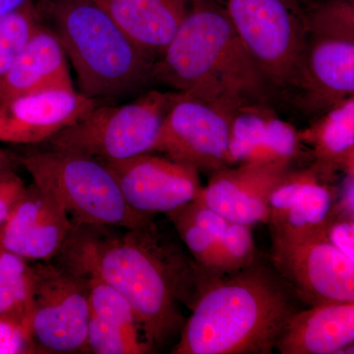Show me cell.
I'll list each match as a JSON object with an SVG mask.
<instances>
[{"instance_id":"cell-30","label":"cell","mask_w":354,"mask_h":354,"mask_svg":"<svg viewBox=\"0 0 354 354\" xmlns=\"http://www.w3.org/2000/svg\"><path fill=\"white\" fill-rule=\"evenodd\" d=\"M327 239L354 262V221L335 220L328 230Z\"/></svg>"},{"instance_id":"cell-25","label":"cell","mask_w":354,"mask_h":354,"mask_svg":"<svg viewBox=\"0 0 354 354\" xmlns=\"http://www.w3.org/2000/svg\"><path fill=\"white\" fill-rule=\"evenodd\" d=\"M86 278L88 281L91 313L130 334L145 339L136 314L127 298L101 279L95 277Z\"/></svg>"},{"instance_id":"cell-6","label":"cell","mask_w":354,"mask_h":354,"mask_svg":"<svg viewBox=\"0 0 354 354\" xmlns=\"http://www.w3.org/2000/svg\"><path fill=\"white\" fill-rule=\"evenodd\" d=\"M178 95L176 91H150L122 106L97 104L48 143L104 160L152 153L162 121Z\"/></svg>"},{"instance_id":"cell-33","label":"cell","mask_w":354,"mask_h":354,"mask_svg":"<svg viewBox=\"0 0 354 354\" xmlns=\"http://www.w3.org/2000/svg\"><path fill=\"white\" fill-rule=\"evenodd\" d=\"M29 1L31 0H0V16L10 12Z\"/></svg>"},{"instance_id":"cell-5","label":"cell","mask_w":354,"mask_h":354,"mask_svg":"<svg viewBox=\"0 0 354 354\" xmlns=\"http://www.w3.org/2000/svg\"><path fill=\"white\" fill-rule=\"evenodd\" d=\"M18 162L32 183L50 194L73 223L138 228L153 223V216L129 206L99 158L50 147L26 153Z\"/></svg>"},{"instance_id":"cell-4","label":"cell","mask_w":354,"mask_h":354,"mask_svg":"<svg viewBox=\"0 0 354 354\" xmlns=\"http://www.w3.org/2000/svg\"><path fill=\"white\" fill-rule=\"evenodd\" d=\"M53 15L82 94L120 99L153 80L155 60L95 0H57Z\"/></svg>"},{"instance_id":"cell-20","label":"cell","mask_w":354,"mask_h":354,"mask_svg":"<svg viewBox=\"0 0 354 354\" xmlns=\"http://www.w3.org/2000/svg\"><path fill=\"white\" fill-rule=\"evenodd\" d=\"M146 55L164 53L196 0H95Z\"/></svg>"},{"instance_id":"cell-2","label":"cell","mask_w":354,"mask_h":354,"mask_svg":"<svg viewBox=\"0 0 354 354\" xmlns=\"http://www.w3.org/2000/svg\"><path fill=\"white\" fill-rule=\"evenodd\" d=\"M300 304L271 261L257 257L241 271L209 279L171 353H272Z\"/></svg>"},{"instance_id":"cell-28","label":"cell","mask_w":354,"mask_h":354,"mask_svg":"<svg viewBox=\"0 0 354 354\" xmlns=\"http://www.w3.org/2000/svg\"><path fill=\"white\" fill-rule=\"evenodd\" d=\"M46 353L35 341L32 330L20 323L0 316V354Z\"/></svg>"},{"instance_id":"cell-14","label":"cell","mask_w":354,"mask_h":354,"mask_svg":"<svg viewBox=\"0 0 354 354\" xmlns=\"http://www.w3.org/2000/svg\"><path fill=\"white\" fill-rule=\"evenodd\" d=\"M97 100L66 88L20 95L0 102V142H48L95 108Z\"/></svg>"},{"instance_id":"cell-19","label":"cell","mask_w":354,"mask_h":354,"mask_svg":"<svg viewBox=\"0 0 354 354\" xmlns=\"http://www.w3.org/2000/svg\"><path fill=\"white\" fill-rule=\"evenodd\" d=\"M354 342V302L300 309L277 344L281 354L344 353Z\"/></svg>"},{"instance_id":"cell-9","label":"cell","mask_w":354,"mask_h":354,"mask_svg":"<svg viewBox=\"0 0 354 354\" xmlns=\"http://www.w3.org/2000/svg\"><path fill=\"white\" fill-rule=\"evenodd\" d=\"M32 333L46 353H88L90 302L87 278L57 261L32 262Z\"/></svg>"},{"instance_id":"cell-1","label":"cell","mask_w":354,"mask_h":354,"mask_svg":"<svg viewBox=\"0 0 354 354\" xmlns=\"http://www.w3.org/2000/svg\"><path fill=\"white\" fill-rule=\"evenodd\" d=\"M101 279L127 298L149 346L162 348L180 335L185 319L212 277L152 225L138 228L78 225L53 259Z\"/></svg>"},{"instance_id":"cell-17","label":"cell","mask_w":354,"mask_h":354,"mask_svg":"<svg viewBox=\"0 0 354 354\" xmlns=\"http://www.w3.org/2000/svg\"><path fill=\"white\" fill-rule=\"evenodd\" d=\"M299 133L263 104L242 106L230 127L228 165H290L299 152Z\"/></svg>"},{"instance_id":"cell-21","label":"cell","mask_w":354,"mask_h":354,"mask_svg":"<svg viewBox=\"0 0 354 354\" xmlns=\"http://www.w3.org/2000/svg\"><path fill=\"white\" fill-rule=\"evenodd\" d=\"M299 137L313 147L316 167L325 176L339 169L353 174L354 97L330 108Z\"/></svg>"},{"instance_id":"cell-15","label":"cell","mask_w":354,"mask_h":354,"mask_svg":"<svg viewBox=\"0 0 354 354\" xmlns=\"http://www.w3.org/2000/svg\"><path fill=\"white\" fill-rule=\"evenodd\" d=\"M73 228V221L50 194L36 184L24 194L0 225V249L31 262L57 257Z\"/></svg>"},{"instance_id":"cell-29","label":"cell","mask_w":354,"mask_h":354,"mask_svg":"<svg viewBox=\"0 0 354 354\" xmlns=\"http://www.w3.org/2000/svg\"><path fill=\"white\" fill-rule=\"evenodd\" d=\"M25 183L15 172L0 176V225L4 223L21 196L24 194Z\"/></svg>"},{"instance_id":"cell-8","label":"cell","mask_w":354,"mask_h":354,"mask_svg":"<svg viewBox=\"0 0 354 354\" xmlns=\"http://www.w3.org/2000/svg\"><path fill=\"white\" fill-rule=\"evenodd\" d=\"M223 8L265 80L295 86L304 46V16L292 2L225 0Z\"/></svg>"},{"instance_id":"cell-18","label":"cell","mask_w":354,"mask_h":354,"mask_svg":"<svg viewBox=\"0 0 354 354\" xmlns=\"http://www.w3.org/2000/svg\"><path fill=\"white\" fill-rule=\"evenodd\" d=\"M55 88L74 90L68 60L57 32L39 25L0 80V102Z\"/></svg>"},{"instance_id":"cell-11","label":"cell","mask_w":354,"mask_h":354,"mask_svg":"<svg viewBox=\"0 0 354 354\" xmlns=\"http://www.w3.org/2000/svg\"><path fill=\"white\" fill-rule=\"evenodd\" d=\"M270 261L301 304L354 302V262L327 239L295 242L272 237Z\"/></svg>"},{"instance_id":"cell-16","label":"cell","mask_w":354,"mask_h":354,"mask_svg":"<svg viewBox=\"0 0 354 354\" xmlns=\"http://www.w3.org/2000/svg\"><path fill=\"white\" fill-rule=\"evenodd\" d=\"M290 165H237L214 172L196 199L232 223H265L272 191Z\"/></svg>"},{"instance_id":"cell-7","label":"cell","mask_w":354,"mask_h":354,"mask_svg":"<svg viewBox=\"0 0 354 354\" xmlns=\"http://www.w3.org/2000/svg\"><path fill=\"white\" fill-rule=\"evenodd\" d=\"M295 86L307 102L329 109L354 93V8L344 0L304 16V46Z\"/></svg>"},{"instance_id":"cell-27","label":"cell","mask_w":354,"mask_h":354,"mask_svg":"<svg viewBox=\"0 0 354 354\" xmlns=\"http://www.w3.org/2000/svg\"><path fill=\"white\" fill-rule=\"evenodd\" d=\"M88 353L95 354H147L155 351L142 337L130 334L90 312L87 333Z\"/></svg>"},{"instance_id":"cell-3","label":"cell","mask_w":354,"mask_h":354,"mask_svg":"<svg viewBox=\"0 0 354 354\" xmlns=\"http://www.w3.org/2000/svg\"><path fill=\"white\" fill-rule=\"evenodd\" d=\"M153 80L232 111L263 104L266 80L225 9L196 0L153 64Z\"/></svg>"},{"instance_id":"cell-12","label":"cell","mask_w":354,"mask_h":354,"mask_svg":"<svg viewBox=\"0 0 354 354\" xmlns=\"http://www.w3.org/2000/svg\"><path fill=\"white\" fill-rule=\"evenodd\" d=\"M101 160L129 206L145 215L180 208L196 199L203 187L198 169L162 155L146 153L124 160Z\"/></svg>"},{"instance_id":"cell-22","label":"cell","mask_w":354,"mask_h":354,"mask_svg":"<svg viewBox=\"0 0 354 354\" xmlns=\"http://www.w3.org/2000/svg\"><path fill=\"white\" fill-rule=\"evenodd\" d=\"M167 215L193 260L209 276L216 277L218 243L230 221L198 200H193Z\"/></svg>"},{"instance_id":"cell-23","label":"cell","mask_w":354,"mask_h":354,"mask_svg":"<svg viewBox=\"0 0 354 354\" xmlns=\"http://www.w3.org/2000/svg\"><path fill=\"white\" fill-rule=\"evenodd\" d=\"M35 283L32 263L0 249V316L32 330Z\"/></svg>"},{"instance_id":"cell-26","label":"cell","mask_w":354,"mask_h":354,"mask_svg":"<svg viewBox=\"0 0 354 354\" xmlns=\"http://www.w3.org/2000/svg\"><path fill=\"white\" fill-rule=\"evenodd\" d=\"M256 258L251 225L230 221L218 243L215 276L241 271L252 264Z\"/></svg>"},{"instance_id":"cell-31","label":"cell","mask_w":354,"mask_h":354,"mask_svg":"<svg viewBox=\"0 0 354 354\" xmlns=\"http://www.w3.org/2000/svg\"><path fill=\"white\" fill-rule=\"evenodd\" d=\"M353 174H348V178L344 181L342 198L335 202V220L353 221Z\"/></svg>"},{"instance_id":"cell-10","label":"cell","mask_w":354,"mask_h":354,"mask_svg":"<svg viewBox=\"0 0 354 354\" xmlns=\"http://www.w3.org/2000/svg\"><path fill=\"white\" fill-rule=\"evenodd\" d=\"M234 114L223 106L179 93L162 121L153 152L213 174L228 165Z\"/></svg>"},{"instance_id":"cell-24","label":"cell","mask_w":354,"mask_h":354,"mask_svg":"<svg viewBox=\"0 0 354 354\" xmlns=\"http://www.w3.org/2000/svg\"><path fill=\"white\" fill-rule=\"evenodd\" d=\"M39 25L32 0L0 16V80Z\"/></svg>"},{"instance_id":"cell-13","label":"cell","mask_w":354,"mask_h":354,"mask_svg":"<svg viewBox=\"0 0 354 354\" xmlns=\"http://www.w3.org/2000/svg\"><path fill=\"white\" fill-rule=\"evenodd\" d=\"M324 176L316 165L288 172L268 203L265 223L272 237L295 242L327 239L337 198L323 183Z\"/></svg>"},{"instance_id":"cell-32","label":"cell","mask_w":354,"mask_h":354,"mask_svg":"<svg viewBox=\"0 0 354 354\" xmlns=\"http://www.w3.org/2000/svg\"><path fill=\"white\" fill-rule=\"evenodd\" d=\"M17 164H19L18 157L0 149V176L14 172Z\"/></svg>"}]
</instances>
